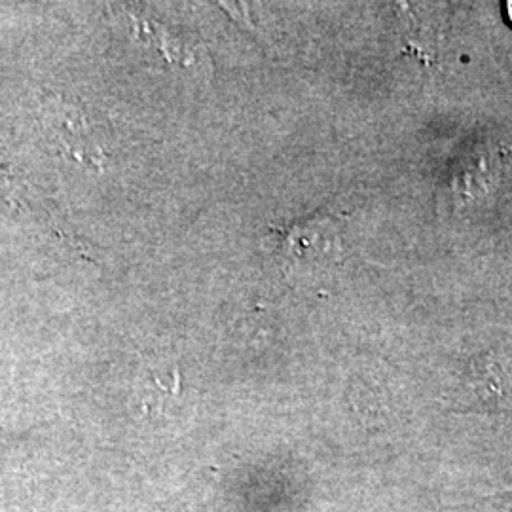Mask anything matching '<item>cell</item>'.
I'll return each instance as SVG.
<instances>
[{
    "instance_id": "obj_1",
    "label": "cell",
    "mask_w": 512,
    "mask_h": 512,
    "mask_svg": "<svg viewBox=\"0 0 512 512\" xmlns=\"http://www.w3.org/2000/svg\"><path fill=\"white\" fill-rule=\"evenodd\" d=\"M46 122L55 141L74 160L84 164H101L107 158L109 128L92 107L82 105L76 97L54 95L46 101Z\"/></svg>"
},
{
    "instance_id": "obj_2",
    "label": "cell",
    "mask_w": 512,
    "mask_h": 512,
    "mask_svg": "<svg viewBox=\"0 0 512 512\" xmlns=\"http://www.w3.org/2000/svg\"><path fill=\"white\" fill-rule=\"evenodd\" d=\"M281 256L296 274H319L334 266L342 253L338 224L329 217L296 220L281 236Z\"/></svg>"
}]
</instances>
